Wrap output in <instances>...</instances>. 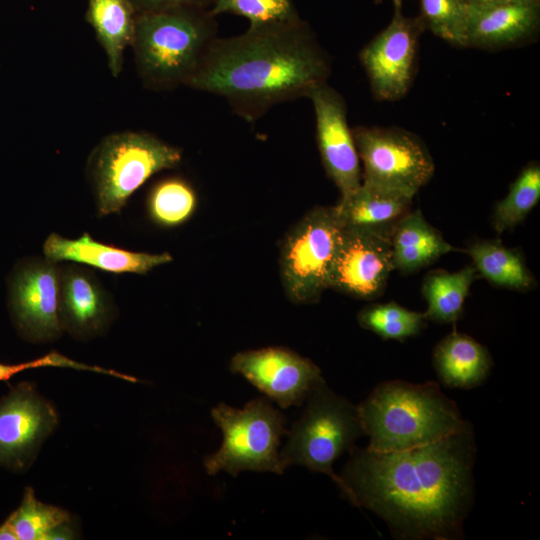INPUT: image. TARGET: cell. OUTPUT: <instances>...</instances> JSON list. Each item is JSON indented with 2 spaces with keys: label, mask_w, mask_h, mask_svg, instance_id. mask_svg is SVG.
Here are the masks:
<instances>
[{
  "label": "cell",
  "mask_w": 540,
  "mask_h": 540,
  "mask_svg": "<svg viewBox=\"0 0 540 540\" xmlns=\"http://www.w3.org/2000/svg\"><path fill=\"white\" fill-rule=\"evenodd\" d=\"M56 424L50 403L30 384L18 385L0 401V463L16 470L26 467Z\"/></svg>",
  "instance_id": "obj_15"
},
{
  "label": "cell",
  "mask_w": 540,
  "mask_h": 540,
  "mask_svg": "<svg viewBox=\"0 0 540 540\" xmlns=\"http://www.w3.org/2000/svg\"><path fill=\"white\" fill-rule=\"evenodd\" d=\"M357 407L365 435L369 437L367 448L377 452L427 445L472 425L434 381L382 382Z\"/></svg>",
  "instance_id": "obj_3"
},
{
  "label": "cell",
  "mask_w": 540,
  "mask_h": 540,
  "mask_svg": "<svg viewBox=\"0 0 540 540\" xmlns=\"http://www.w3.org/2000/svg\"><path fill=\"white\" fill-rule=\"evenodd\" d=\"M46 366L65 367V368H72V369H77V370H89V371L101 372L104 374L108 373L107 369L82 364V363L73 361L59 353L51 352L43 357H40L38 359L29 361V362L21 363V364L0 363V380H8L13 375L26 369L46 367Z\"/></svg>",
  "instance_id": "obj_31"
},
{
  "label": "cell",
  "mask_w": 540,
  "mask_h": 540,
  "mask_svg": "<svg viewBox=\"0 0 540 540\" xmlns=\"http://www.w3.org/2000/svg\"><path fill=\"white\" fill-rule=\"evenodd\" d=\"M306 400L307 406L301 418L287 432V443L279 452L281 466L286 470L292 465H301L323 473L348 499L347 488L332 465L354 447L359 437L365 435L358 407L335 394L324 380Z\"/></svg>",
  "instance_id": "obj_5"
},
{
  "label": "cell",
  "mask_w": 540,
  "mask_h": 540,
  "mask_svg": "<svg viewBox=\"0 0 540 540\" xmlns=\"http://www.w3.org/2000/svg\"><path fill=\"white\" fill-rule=\"evenodd\" d=\"M137 14L160 12L182 7L209 8L212 0H129Z\"/></svg>",
  "instance_id": "obj_32"
},
{
  "label": "cell",
  "mask_w": 540,
  "mask_h": 540,
  "mask_svg": "<svg viewBox=\"0 0 540 540\" xmlns=\"http://www.w3.org/2000/svg\"><path fill=\"white\" fill-rule=\"evenodd\" d=\"M362 181L414 197L433 177V159L415 134L399 127H357Z\"/></svg>",
  "instance_id": "obj_9"
},
{
  "label": "cell",
  "mask_w": 540,
  "mask_h": 540,
  "mask_svg": "<svg viewBox=\"0 0 540 540\" xmlns=\"http://www.w3.org/2000/svg\"><path fill=\"white\" fill-rule=\"evenodd\" d=\"M357 319L362 328L382 339L398 341L418 335L427 321L424 313L409 310L393 301L370 304L358 313Z\"/></svg>",
  "instance_id": "obj_26"
},
{
  "label": "cell",
  "mask_w": 540,
  "mask_h": 540,
  "mask_svg": "<svg viewBox=\"0 0 540 540\" xmlns=\"http://www.w3.org/2000/svg\"><path fill=\"white\" fill-rule=\"evenodd\" d=\"M464 252L471 257L478 276L495 287L527 292L538 285L521 251L503 245L498 239L477 240Z\"/></svg>",
  "instance_id": "obj_23"
},
{
  "label": "cell",
  "mask_w": 540,
  "mask_h": 540,
  "mask_svg": "<svg viewBox=\"0 0 540 540\" xmlns=\"http://www.w3.org/2000/svg\"><path fill=\"white\" fill-rule=\"evenodd\" d=\"M196 202L195 192L187 182L169 178L152 189L148 208L156 223L171 227L188 220L195 210Z\"/></svg>",
  "instance_id": "obj_27"
},
{
  "label": "cell",
  "mask_w": 540,
  "mask_h": 540,
  "mask_svg": "<svg viewBox=\"0 0 540 540\" xmlns=\"http://www.w3.org/2000/svg\"><path fill=\"white\" fill-rule=\"evenodd\" d=\"M211 414L222 431L223 442L217 452L204 459L209 475L225 471L236 476L244 470L284 473L278 448L288 432L286 420L269 399L255 398L242 409L220 403Z\"/></svg>",
  "instance_id": "obj_7"
},
{
  "label": "cell",
  "mask_w": 540,
  "mask_h": 540,
  "mask_svg": "<svg viewBox=\"0 0 540 540\" xmlns=\"http://www.w3.org/2000/svg\"><path fill=\"white\" fill-rule=\"evenodd\" d=\"M540 200V165L527 164L511 183L507 195L498 201L492 214L494 230L501 234L521 224Z\"/></svg>",
  "instance_id": "obj_25"
},
{
  "label": "cell",
  "mask_w": 540,
  "mask_h": 540,
  "mask_svg": "<svg viewBox=\"0 0 540 540\" xmlns=\"http://www.w3.org/2000/svg\"><path fill=\"white\" fill-rule=\"evenodd\" d=\"M432 363L444 386L459 389L481 385L489 376L493 364L485 346L456 330L435 346Z\"/></svg>",
  "instance_id": "obj_20"
},
{
  "label": "cell",
  "mask_w": 540,
  "mask_h": 540,
  "mask_svg": "<svg viewBox=\"0 0 540 540\" xmlns=\"http://www.w3.org/2000/svg\"><path fill=\"white\" fill-rule=\"evenodd\" d=\"M307 98L315 113L317 144L323 166L343 196L362 183L360 159L353 130L348 125L345 101L327 82L314 87Z\"/></svg>",
  "instance_id": "obj_13"
},
{
  "label": "cell",
  "mask_w": 540,
  "mask_h": 540,
  "mask_svg": "<svg viewBox=\"0 0 540 540\" xmlns=\"http://www.w3.org/2000/svg\"><path fill=\"white\" fill-rule=\"evenodd\" d=\"M341 475L355 506L382 518L399 540H459L474 502L472 425L412 449L355 446Z\"/></svg>",
  "instance_id": "obj_1"
},
{
  "label": "cell",
  "mask_w": 540,
  "mask_h": 540,
  "mask_svg": "<svg viewBox=\"0 0 540 540\" xmlns=\"http://www.w3.org/2000/svg\"><path fill=\"white\" fill-rule=\"evenodd\" d=\"M209 8L137 14L133 48L142 79L155 88L185 84L216 38Z\"/></svg>",
  "instance_id": "obj_4"
},
{
  "label": "cell",
  "mask_w": 540,
  "mask_h": 540,
  "mask_svg": "<svg viewBox=\"0 0 540 540\" xmlns=\"http://www.w3.org/2000/svg\"><path fill=\"white\" fill-rule=\"evenodd\" d=\"M329 73L326 53L298 19L216 37L185 84L223 97L237 114L253 121L276 104L307 97Z\"/></svg>",
  "instance_id": "obj_2"
},
{
  "label": "cell",
  "mask_w": 540,
  "mask_h": 540,
  "mask_svg": "<svg viewBox=\"0 0 540 540\" xmlns=\"http://www.w3.org/2000/svg\"><path fill=\"white\" fill-rule=\"evenodd\" d=\"M389 241L394 270L402 273L418 271L445 254L460 251L445 241L419 209L410 210L397 223Z\"/></svg>",
  "instance_id": "obj_21"
},
{
  "label": "cell",
  "mask_w": 540,
  "mask_h": 540,
  "mask_svg": "<svg viewBox=\"0 0 540 540\" xmlns=\"http://www.w3.org/2000/svg\"><path fill=\"white\" fill-rule=\"evenodd\" d=\"M230 370L283 409L301 405L324 380L313 361L285 347L239 352L232 357Z\"/></svg>",
  "instance_id": "obj_11"
},
{
  "label": "cell",
  "mask_w": 540,
  "mask_h": 540,
  "mask_svg": "<svg viewBox=\"0 0 540 540\" xmlns=\"http://www.w3.org/2000/svg\"><path fill=\"white\" fill-rule=\"evenodd\" d=\"M43 251L45 258L55 263L73 261L111 273L145 274L172 261L168 253L128 251L97 242L87 233L74 240L52 233L45 240Z\"/></svg>",
  "instance_id": "obj_19"
},
{
  "label": "cell",
  "mask_w": 540,
  "mask_h": 540,
  "mask_svg": "<svg viewBox=\"0 0 540 540\" xmlns=\"http://www.w3.org/2000/svg\"><path fill=\"white\" fill-rule=\"evenodd\" d=\"M0 540H18V536L8 519L0 526Z\"/></svg>",
  "instance_id": "obj_34"
},
{
  "label": "cell",
  "mask_w": 540,
  "mask_h": 540,
  "mask_svg": "<svg viewBox=\"0 0 540 540\" xmlns=\"http://www.w3.org/2000/svg\"><path fill=\"white\" fill-rule=\"evenodd\" d=\"M412 196L363 182L341 196L334 206L343 230L389 239L397 223L411 210Z\"/></svg>",
  "instance_id": "obj_18"
},
{
  "label": "cell",
  "mask_w": 540,
  "mask_h": 540,
  "mask_svg": "<svg viewBox=\"0 0 540 540\" xmlns=\"http://www.w3.org/2000/svg\"><path fill=\"white\" fill-rule=\"evenodd\" d=\"M424 27L446 42L466 47L467 3L465 0H419Z\"/></svg>",
  "instance_id": "obj_29"
},
{
  "label": "cell",
  "mask_w": 540,
  "mask_h": 540,
  "mask_svg": "<svg viewBox=\"0 0 540 540\" xmlns=\"http://www.w3.org/2000/svg\"><path fill=\"white\" fill-rule=\"evenodd\" d=\"M136 17L129 0H88L86 19L104 49L114 77L122 71L124 53L133 44Z\"/></svg>",
  "instance_id": "obj_22"
},
{
  "label": "cell",
  "mask_w": 540,
  "mask_h": 540,
  "mask_svg": "<svg viewBox=\"0 0 540 540\" xmlns=\"http://www.w3.org/2000/svg\"><path fill=\"white\" fill-rule=\"evenodd\" d=\"M511 1H517V0H465V2L469 5H492V4L505 3V2H511Z\"/></svg>",
  "instance_id": "obj_35"
},
{
  "label": "cell",
  "mask_w": 540,
  "mask_h": 540,
  "mask_svg": "<svg viewBox=\"0 0 540 540\" xmlns=\"http://www.w3.org/2000/svg\"><path fill=\"white\" fill-rule=\"evenodd\" d=\"M393 270L389 239L342 229L328 288L354 298L373 300L383 294Z\"/></svg>",
  "instance_id": "obj_14"
},
{
  "label": "cell",
  "mask_w": 540,
  "mask_h": 540,
  "mask_svg": "<svg viewBox=\"0 0 540 540\" xmlns=\"http://www.w3.org/2000/svg\"><path fill=\"white\" fill-rule=\"evenodd\" d=\"M58 312L62 328L84 339L108 326L113 309L108 293L91 272L66 266L61 269Z\"/></svg>",
  "instance_id": "obj_17"
},
{
  "label": "cell",
  "mask_w": 540,
  "mask_h": 540,
  "mask_svg": "<svg viewBox=\"0 0 540 540\" xmlns=\"http://www.w3.org/2000/svg\"><path fill=\"white\" fill-rule=\"evenodd\" d=\"M18 540H46L56 527L69 523V513L37 500L31 487H26L21 505L9 517Z\"/></svg>",
  "instance_id": "obj_28"
},
{
  "label": "cell",
  "mask_w": 540,
  "mask_h": 540,
  "mask_svg": "<svg viewBox=\"0 0 540 540\" xmlns=\"http://www.w3.org/2000/svg\"><path fill=\"white\" fill-rule=\"evenodd\" d=\"M540 26V0L467 5L466 47L503 49L535 37Z\"/></svg>",
  "instance_id": "obj_16"
},
{
  "label": "cell",
  "mask_w": 540,
  "mask_h": 540,
  "mask_svg": "<svg viewBox=\"0 0 540 540\" xmlns=\"http://www.w3.org/2000/svg\"><path fill=\"white\" fill-rule=\"evenodd\" d=\"M211 14L243 16L250 25L291 22L300 19L292 0H212Z\"/></svg>",
  "instance_id": "obj_30"
},
{
  "label": "cell",
  "mask_w": 540,
  "mask_h": 540,
  "mask_svg": "<svg viewBox=\"0 0 540 540\" xmlns=\"http://www.w3.org/2000/svg\"><path fill=\"white\" fill-rule=\"evenodd\" d=\"M478 277L473 265L456 272H429L423 279L421 290L427 302L426 319L442 324L455 323L462 315L470 288Z\"/></svg>",
  "instance_id": "obj_24"
},
{
  "label": "cell",
  "mask_w": 540,
  "mask_h": 540,
  "mask_svg": "<svg viewBox=\"0 0 540 540\" xmlns=\"http://www.w3.org/2000/svg\"><path fill=\"white\" fill-rule=\"evenodd\" d=\"M74 536L73 531L68 526V523L62 524L55 529H53L46 537V540H57V539H72Z\"/></svg>",
  "instance_id": "obj_33"
},
{
  "label": "cell",
  "mask_w": 540,
  "mask_h": 540,
  "mask_svg": "<svg viewBox=\"0 0 540 540\" xmlns=\"http://www.w3.org/2000/svg\"><path fill=\"white\" fill-rule=\"evenodd\" d=\"M393 5H394V9H401L402 8V3H403V0H391Z\"/></svg>",
  "instance_id": "obj_36"
},
{
  "label": "cell",
  "mask_w": 540,
  "mask_h": 540,
  "mask_svg": "<svg viewBox=\"0 0 540 540\" xmlns=\"http://www.w3.org/2000/svg\"><path fill=\"white\" fill-rule=\"evenodd\" d=\"M61 269L48 259L22 263L10 282V306L23 336L33 342L56 339L62 332L58 302Z\"/></svg>",
  "instance_id": "obj_12"
},
{
  "label": "cell",
  "mask_w": 540,
  "mask_h": 540,
  "mask_svg": "<svg viewBox=\"0 0 540 540\" xmlns=\"http://www.w3.org/2000/svg\"><path fill=\"white\" fill-rule=\"evenodd\" d=\"M424 28L420 18L406 17L401 9H394L390 23L361 50L359 59L375 98L394 101L407 93Z\"/></svg>",
  "instance_id": "obj_10"
},
{
  "label": "cell",
  "mask_w": 540,
  "mask_h": 540,
  "mask_svg": "<svg viewBox=\"0 0 540 540\" xmlns=\"http://www.w3.org/2000/svg\"><path fill=\"white\" fill-rule=\"evenodd\" d=\"M342 228L334 207L317 206L287 233L280 251V276L295 304L317 302L328 280Z\"/></svg>",
  "instance_id": "obj_8"
},
{
  "label": "cell",
  "mask_w": 540,
  "mask_h": 540,
  "mask_svg": "<svg viewBox=\"0 0 540 540\" xmlns=\"http://www.w3.org/2000/svg\"><path fill=\"white\" fill-rule=\"evenodd\" d=\"M181 159L179 148L149 133L127 131L103 138L89 161L99 215L119 212L152 175Z\"/></svg>",
  "instance_id": "obj_6"
}]
</instances>
